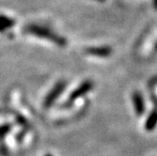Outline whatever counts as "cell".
<instances>
[{
  "instance_id": "cell-6",
  "label": "cell",
  "mask_w": 157,
  "mask_h": 156,
  "mask_svg": "<svg viewBox=\"0 0 157 156\" xmlns=\"http://www.w3.org/2000/svg\"><path fill=\"white\" fill-rule=\"evenodd\" d=\"M156 125H157V107L151 110L149 116L147 117V120L145 122V129L148 132H151L154 130Z\"/></svg>"
},
{
  "instance_id": "cell-2",
  "label": "cell",
  "mask_w": 157,
  "mask_h": 156,
  "mask_svg": "<svg viewBox=\"0 0 157 156\" xmlns=\"http://www.w3.org/2000/svg\"><path fill=\"white\" fill-rule=\"evenodd\" d=\"M93 88H94V83L92 81H90V80L84 81L83 83L80 84V86L77 89H75L72 93H71V95L68 99V104L74 103L78 98L89 93Z\"/></svg>"
},
{
  "instance_id": "cell-10",
  "label": "cell",
  "mask_w": 157,
  "mask_h": 156,
  "mask_svg": "<svg viewBox=\"0 0 157 156\" xmlns=\"http://www.w3.org/2000/svg\"><path fill=\"white\" fill-rule=\"evenodd\" d=\"M45 156H53V155H51V154H46Z\"/></svg>"
},
{
  "instance_id": "cell-9",
  "label": "cell",
  "mask_w": 157,
  "mask_h": 156,
  "mask_svg": "<svg viewBox=\"0 0 157 156\" xmlns=\"http://www.w3.org/2000/svg\"><path fill=\"white\" fill-rule=\"evenodd\" d=\"M95 1H97V2H105V0H95Z\"/></svg>"
},
{
  "instance_id": "cell-1",
  "label": "cell",
  "mask_w": 157,
  "mask_h": 156,
  "mask_svg": "<svg viewBox=\"0 0 157 156\" xmlns=\"http://www.w3.org/2000/svg\"><path fill=\"white\" fill-rule=\"evenodd\" d=\"M27 31L38 36V37L45 38V39L55 42V44H56L59 46H64L66 44V40L64 38L59 37V35H56L55 33H52L50 30L46 29L44 27L38 26V25H30L27 27Z\"/></svg>"
},
{
  "instance_id": "cell-7",
  "label": "cell",
  "mask_w": 157,
  "mask_h": 156,
  "mask_svg": "<svg viewBox=\"0 0 157 156\" xmlns=\"http://www.w3.org/2000/svg\"><path fill=\"white\" fill-rule=\"evenodd\" d=\"M13 25V21L5 16H0V30H4Z\"/></svg>"
},
{
  "instance_id": "cell-8",
  "label": "cell",
  "mask_w": 157,
  "mask_h": 156,
  "mask_svg": "<svg viewBox=\"0 0 157 156\" xmlns=\"http://www.w3.org/2000/svg\"><path fill=\"white\" fill-rule=\"evenodd\" d=\"M153 6L157 10V0H153Z\"/></svg>"
},
{
  "instance_id": "cell-4",
  "label": "cell",
  "mask_w": 157,
  "mask_h": 156,
  "mask_svg": "<svg viewBox=\"0 0 157 156\" xmlns=\"http://www.w3.org/2000/svg\"><path fill=\"white\" fill-rule=\"evenodd\" d=\"M132 101H133V105L136 114L140 117L145 113L146 110V105H145V101L142 94L139 91H135L132 95Z\"/></svg>"
},
{
  "instance_id": "cell-5",
  "label": "cell",
  "mask_w": 157,
  "mask_h": 156,
  "mask_svg": "<svg viewBox=\"0 0 157 156\" xmlns=\"http://www.w3.org/2000/svg\"><path fill=\"white\" fill-rule=\"evenodd\" d=\"M90 55L98 56V58H107L111 55L112 49L109 46H100V47H89L85 50Z\"/></svg>"
},
{
  "instance_id": "cell-3",
  "label": "cell",
  "mask_w": 157,
  "mask_h": 156,
  "mask_svg": "<svg viewBox=\"0 0 157 156\" xmlns=\"http://www.w3.org/2000/svg\"><path fill=\"white\" fill-rule=\"evenodd\" d=\"M66 87V82L65 81H59V83L56 84V86L51 89V91L48 93V95L46 96L44 105L45 108H49L55 102L56 99L59 98V96L62 93V91L64 90Z\"/></svg>"
}]
</instances>
